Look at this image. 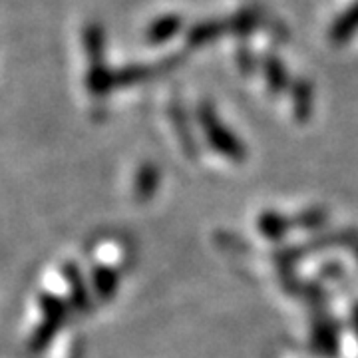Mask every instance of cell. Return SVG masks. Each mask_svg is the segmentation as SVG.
<instances>
[{"instance_id": "6da1fadb", "label": "cell", "mask_w": 358, "mask_h": 358, "mask_svg": "<svg viewBox=\"0 0 358 358\" xmlns=\"http://www.w3.org/2000/svg\"><path fill=\"white\" fill-rule=\"evenodd\" d=\"M40 308H42V322L30 338V346L34 352H40L50 345L68 317V305L60 296L52 293L40 294Z\"/></svg>"}, {"instance_id": "7a4b0ae2", "label": "cell", "mask_w": 358, "mask_h": 358, "mask_svg": "<svg viewBox=\"0 0 358 358\" xmlns=\"http://www.w3.org/2000/svg\"><path fill=\"white\" fill-rule=\"evenodd\" d=\"M205 131H207V138L213 143V148H217L219 154L227 155L231 159H237L241 162L245 157V150L241 145V141L237 140L233 134H229L227 129L223 128L217 122V117H205L203 120Z\"/></svg>"}, {"instance_id": "3957f363", "label": "cell", "mask_w": 358, "mask_h": 358, "mask_svg": "<svg viewBox=\"0 0 358 358\" xmlns=\"http://www.w3.org/2000/svg\"><path fill=\"white\" fill-rule=\"evenodd\" d=\"M66 281L70 287V301H72V307L76 308L78 313H88L92 307V301H90L88 285L86 279L82 277L80 268L74 263H68L64 267Z\"/></svg>"}, {"instance_id": "277c9868", "label": "cell", "mask_w": 358, "mask_h": 358, "mask_svg": "<svg viewBox=\"0 0 358 358\" xmlns=\"http://www.w3.org/2000/svg\"><path fill=\"white\" fill-rule=\"evenodd\" d=\"M117 287H120V279H117V273L114 268L96 267L92 271V289L102 303H108L114 299Z\"/></svg>"}, {"instance_id": "5b68a950", "label": "cell", "mask_w": 358, "mask_h": 358, "mask_svg": "<svg viewBox=\"0 0 358 358\" xmlns=\"http://www.w3.org/2000/svg\"><path fill=\"white\" fill-rule=\"evenodd\" d=\"M257 227L259 233L265 235L267 239H282L289 231V221L282 217L281 213H275V211H265L261 213V217L257 219Z\"/></svg>"}, {"instance_id": "8992f818", "label": "cell", "mask_w": 358, "mask_h": 358, "mask_svg": "<svg viewBox=\"0 0 358 358\" xmlns=\"http://www.w3.org/2000/svg\"><path fill=\"white\" fill-rule=\"evenodd\" d=\"M159 185V171L155 166H143L136 176V187L134 193L140 201H148Z\"/></svg>"}, {"instance_id": "52a82bcc", "label": "cell", "mask_w": 358, "mask_h": 358, "mask_svg": "<svg viewBox=\"0 0 358 358\" xmlns=\"http://www.w3.org/2000/svg\"><path fill=\"white\" fill-rule=\"evenodd\" d=\"M315 345L319 348V352L327 355V357H334L338 350V343H336V329L331 322L324 324H317L315 329Z\"/></svg>"}, {"instance_id": "ba28073f", "label": "cell", "mask_w": 358, "mask_h": 358, "mask_svg": "<svg viewBox=\"0 0 358 358\" xmlns=\"http://www.w3.org/2000/svg\"><path fill=\"white\" fill-rule=\"evenodd\" d=\"M324 221H327L324 211H320V209H308V211H305L301 217L296 219V225H301L303 229H319V227L324 225Z\"/></svg>"}, {"instance_id": "9c48e42d", "label": "cell", "mask_w": 358, "mask_h": 358, "mask_svg": "<svg viewBox=\"0 0 358 358\" xmlns=\"http://www.w3.org/2000/svg\"><path fill=\"white\" fill-rule=\"evenodd\" d=\"M352 324H355V329H357L358 334V305H355V308H352Z\"/></svg>"}]
</instances>
